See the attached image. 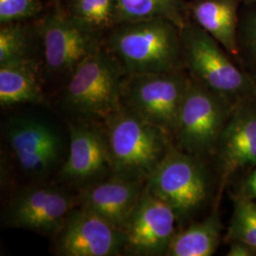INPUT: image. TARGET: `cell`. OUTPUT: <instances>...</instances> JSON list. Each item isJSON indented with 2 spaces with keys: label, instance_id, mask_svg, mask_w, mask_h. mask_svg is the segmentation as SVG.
<instances>
[{
  "label": "cell",
  "instance_id": "cell-1",
  "mask_svg": "<svg viewBox=\"0 0 256 256\" xmlns=\"http://www.w3.org/2000/svg\"><path fill=\"white\" fill-rule=\"evenodd\" d=\"M128 76L118 59L102 45L63 84L56 108L66 122L102 124L122 106Z\"/></svg>",
  "mask_w": 256,
  "mask_h": 256
},
{
  "label": "cell",
  "instance_id": "cell-2",
  "mask_svg": "<svg viewBox=\"0 0 256 256\" xmlns=\"http://www.w3.org/2000/svg\"><path fill=\"white\" fill-rule=\"evenodd\" d=\"M104 45L128 75L185 70L180 28L168 19L120 23L106 34Z\"/></svg>",
  "mask_w": 256,
  "mask_h": 256
},
{
  "label": "cell",
  "instance_id": "cell-3",
  "mask_svg": "<svg viewBox=\"0 0 256 256\" xmlns=\"http://www.w3.org/2000/svg\"><path fill=\"white\" fill-rule=\"evenodd\" d=\"M5 153L25 183L54 180L68 149L64 134L54 120L37 113L12 115L2 124Z\"/></svg>",
  "mask_w": 256,
  "mask_h": 256
},
{
  "label": "cell",
  "instance_id": "cell-4",
  "mask_svg": "<svg viewBox=\"0 0 256 256\" xmlns=\"http://www.w3.org/2000/svg\"><path fill=\"white\" fill-rule=\"evenodd\" d=\"M112 164V176L146 182L174 148L164 129L120 106L102 124Z\"/></svg>",
  "mask_w": 256,
  "mask_h": 256
},
{
  "label": "cell",
  "instance_id": "cell-5",
  "mask_svg": "<svg viewBox=\"0 0 256 256\" xmlns=\"http://www.w3.org/2000/svg\"><path fill=\"white\" fill-rule=\"evenodd\" d=\"M184 68L212 92L236 102L256 99V82L220 43L190 20L180 28Z\"/></svg>",
  "mask_w": 256,
  "mask_h": 256
},
{
  "label": "cell",
  "instance_id": "cell-6",
  "mask_svg": "<svg viewBox=\"0 0 256 256\" xmlns=\"http://www.w3.org/2000/svg\"><path fill=\"white\" fill-rule=\"evenodd\" d=\"M34 27L44 77L62 80L63 84L104 41V34L57 6L36 18Z\"/></svg>",
  "mask_w": 256,
  "mask_h": 256
},
{
  "label": "cell",
  "instance_id": "cell-7",
  "mask_svg": "<svg viewBox=\"0 0 256 256\" xmlns=\"http://www.w3.org/2000/svg\"><path fill=\"white\" fill-rule=\"evenodd\" d=\"M79 205L78 192L55 180L16 185L2 210L6 228L26 230L52 238Z\"/></svg>",
  "mask_w": 256,
  "mask_h": 256
},
{
  "label": "cell",
  "instance_id": "cell-8",
  "mask_svg": "<svg viewBox=\"0 0 256 256\" xmlns=\"http://www.w3.org/2000/svg\"><path fill=\"white\" fill-rule=\"evenodd\" d=\"M236 102L190 77L173 134L174 147L204 160L214 156Z\"/></svg>",
  "mask_w": 256,
  "mask_h": 256
},
{
  "label": "cell",
  "instance_id": "cell-9",
  "mask_svg": "<svg viewBox=\"0 0 256 256\" xmlns=\"http://www.w3.org/2000/svg\"><path fill=\"white\" fill-rule=\"evenodd\" d=\"M206 160L174 147L146 182L148 192L174 210L185 222L202 209L210 192Z\"/></svg>",
  "mask_w": 256,
  "mask_h": 256
},
{
  "label": "cell",
  "instance_id": "cell-10",
  "mask_svg": "<svg viewBox=\"0 0 256 256\" xmlns=\"http://www.w3.org/2000/svg\"><path fill=\"white\" fill-rule=\"evenodd\" d=\"M190 76L186 70L128 75L122 104L173 137Z\"/></svg>",
  "mask_w": 256,
  "mask_h": 256
},
{
  "label": "cell",
  "instance_id": "cell-11",
  "mask_svg": "<svg viewBox=\"0 0 256 256\" xmlns=\"http://www.w3.org/2000/svg\"><path fill=\"white\" fill-rule=\"evenodd\" d=\"M68 149L55 182L80 192L112 176L110 149L100 124L66 122Z\"/></svg>",
  "mask_w": 256,
  "mask_h": 256
},
{
  "label": "cell",
  "instance_id": "cell-12",
  "mask_svg": "<svg viewBox=\"0 0 256 256\" xmlns=\"http://www.w3.org/2000/svg\"><path fill=\"white\" fill-rule=\"evenodd\" d=\"M52 241L55 256H124L126 238L124 230L78 205Z\"/></svg>",
  "mask_w": 256,
  "mask_h": 256
},
{
  "label": "cell",
  "instance_id": "cell-13",
  "mask_svg": "<svg viewBox=\"0 0 256 256\" xmlns=\"http://www.w3.org/2000/svg\"><path fill=\"white\" fill-rule=\"evenodd\" d=\"M178 222L174 210L144 189L124 230V256H166Z\"/></svg>",
  "mask_w": 256,
  "mask_h": 256
},
{
  "label": "cell",
  "instance_id": "cell-14",
  "mask_svg": "<svg viewBox=\"0 0 256 256\" xmlns=\"http://www.w3.org/2000/svg\"><path fill=\"white\" fill-rule=\"evenodd\" d=\"M221 189L238 171L256 166V99L238 101L223 129L216 153Z\"/></svg>",
  "mask_w": 256,
  "mask_h": 256
},
{
  "label": "cell",
  "instance_id": "cell-15",
  "mask_svg": "<svg viewBox=\"0 0 256 256\" xmlns=\"http://www.w3.org/2000/svg\"><path fill=\"white\" fill-rule=\"evenodd\" d=\"M146 189V182L110 178L78 192L79 206L124 230Z\"/></svg>",
  "mask_w": 256,
  "mask_h": 256
},
{
  "label": "cell",
  "instance_id": "cell-16",
  "mask_svg": "<svg viewBox=\"0 0 256 256\" xmlns=\"http://www.w3.org/2000/svg\"><path fill=\"white\" fill-rule=\"evenodd\" d=\"M45 77L40 61L24 60L0 64V106L48 104L44 90Z\"/></svg>",
  "mask_w": 256,
  "mask_h": 256
},
{
  "label": "cell",
  "instance_id": "cell-17",
  "mask_svg": "<svg viewBox=\"0 0 256 256\" xmlns=\"http://www.w3.org/2000/svg\"><path fill=\"white\" fill-rule=\"evenodd\" d=\"M239 0H192L190 19L214 37L236 62L241 59L238 38Z\"/></svg>",
  "mask_w": 256,
  "mask_h": 256
},
{
  "label": "cell",
  "instance_id": "cell-18",
  "mask_svg": "<svg viewBox=\"0 0 256 256\" xmlns=\"http://www.w3.org/2000/svg\"><path fill=\"white\" fill-rule=\"evenodd\" d=\"M222 224L216 208L205 220L178 230L165 256H210L220 247Z\"/></svg>",
  "mask_w": 256,
  "mask_h": 256
},
{
  "label": "cell",
  "instance_id": "cell-19",
  "mask_svg": "<svg viewBox=\"0 0 256 256\" xmlns=\"http://www.w3.org/2000/svg\"><path fill=\"white\" fill-rule=\"evenodd\" d=\"M118 7L120 23L165 18L182 28L191 20L185 0H118Z\"/></svg>",
  "mask_w": 256,
  "mask_h": 256
},
{
  "label": "cell",
  "instance_id": "cell-20",
  "mask_svg": "<svg viewBox=\"0 0 256 256\" xmlns=\"http://www.w3.org/2000/svg\"><path fill=\"white\" fill-rule=\"evenodd\" d=\"M28 21L1 24L0 64L24 60H39V42L34 24Z\"/></svg>",
  "mask_w": 256,
  "mask_h": 256
},
{
  "label": "cell",
  "instance_id": "cell-21",
  "mask_svg": "<svg viewBox=\"0 0 256 256\" xmlns=\"http://www.w3.org/2000/svg\"><path fill=\"white\" fill-rule=\"evenodd\" d=\"M66 9L104 36L120 24L118 0H68Z\"/></svg>",
  "mask_w": 256,
  "mask_h": 256
},
{
  "label": "cell",
  "instance_id": "cell-22",
  "mask_svg": "<svg viewBox=\"0 0 256 256\" xmlns=\"http://www.w3.org/2000/svg\"><path fill=\"white\" fill-rule=\"evenodd\" d=\"M234 210L230 222L226 242L241 241L256 252V202L241 194L232 196Z\"/></svg>",
  "mask_w": 256,
  "mask_h": 256
},
{
  "label": "cell",
  "instance_id": "cell-23",
  "mask_svg": "<svg viewBox=\"0 0 256 256\" xmlns=\"http://www.w3.org/2000/svg\"><path fill=\"white\" fill-rule=\"evenodd\" d=\"M42 10L40 0H0V22L4 24L36 19Z\"/></svg>",
  "mask_w": 256,
  "mask_h": 256
},
{
  "label": "cell",
  "instance_id": "cell-24",
  "mask_svg": "<svg viewBox=\"0 0 256 256\" xmlns=\"http://www.w3.org/2000/svg\"><path fill=\"white\" fill-rule=\"evenodd\" d=\"M241 45L250 59L256 64V8L252 10L242 26Z\"/></svg>",
  "mask_w": 256,
  "mask_h": 256
},
{
  "label": "cell",
  "instance_id": "cell-25",
  "mask_svg": "<svg viewBox=\"0 0 256 256\" xmlns=\"http://www.w3.org/2000/svg\"><path fill=\"white\" fill-rule=\"evenodd\" d=\"M240 194L245 198L256 200V166L254 169L248 174L247 178L243 183L242 190Z\"/></svg>",
  "mask_w": 256,
  "mask_h": 256
},
{
  "label": "cell",
  "instance_id": "cell-26",
  "mask_svg": "<svg viewBox=\"0 0 256 256\" xmlns=\"http://www.w3.org/2000/svg\"><path fill=\"white\" fill-rule=\"evenodd\" d=\"M227 256H254L256 252L247 244L241 241L230 242V248Z\"/></svg>",
  "mask_w": 256,
  "mask_h": 256
},
{
  "label": "cell",
  "instance_id": "cell-27",
  "mask_svg": "<svg viewBox=\"0 0 256 256\" xmlns=\"http://www.w3.org/2000/svg\"><path fill=\"white\" fill-rule=\"evenodd\" d=\"M241 3H245L246 5H256V0H239Z\"/></svg>",
  "mask_w": 256,
  "mask_h": 256
}]
</instances>
